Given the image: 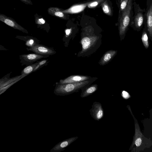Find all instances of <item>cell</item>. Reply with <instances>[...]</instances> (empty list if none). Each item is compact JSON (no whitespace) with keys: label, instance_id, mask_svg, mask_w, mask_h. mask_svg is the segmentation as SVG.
I'll use <instances>...</instances> for the list:
<instances>
[{"label":"cell","instance_id":"24","mask_svg":"<svg viewBox=\"0 0 152 152\" xmlns=\"http://www.w3.org/2000/svg\"><path fill=\"white\" fill-rule=\"evenodd\" d=\"M23 2L25 3L26 4L33 5V3L31 0H20Z\"/></svg>","mask_w":152,"mask_h":152},{"label":"cell","instance_id":"14","mask_svg":"<svg viewBox=\"0 0 152 152\" xmlns=\"http://www.w3.org/2000/svg\"><path fill=\"white\" fill-rule=\"evenodd\" d=\"M98 88V86L96 84H91L87 86L81 90L80 97L83 98L88 96L95 92Z\"/></svg>","mask_w":152,"mask_h":152},{"label":"cell","instance_id":"16","mask_svg":"<svg viewBox=\"0 0 152 152\" xmlns=\"http://www.w3.org/2000/svg\"><path fill=\"white\" fill-rule=\"evenodd\" d=\"M100 5L103 12L105 14L110 16H113V8L108 0H105Z\"/></svg>","mask_w":152,"mask_h":152},{"label":"cell","instance_id":"23","mask_svg":"<svg viewBox=\"0 0 152 152\" xmlns=\"http://www.w3.org/2000/svg\"><path fill=\"white\" fill-rule=\"evenodd\" d=\"M122 96L124 98L127 99L129 98V94L126 91H123L122 92Z\"/></svg>","mask_w":152,"mask_h":152},{"label":"cell","instance_id":"11","mask_svg":"<svg viewBox=\"0 0 152 152\" xmlns=\"http://www.w3.org/2000/svg\"><path fill=\"white\" fill-rule=\"evenodd\" d=\"M91 0L86 3L75 4L72 5L69 8L66 10H63L62 12L66 14H74L78 13L83 11L87 6Z\"/></svg>","mask_w":152,"mask_h":152},{"label":"cell","instance_id":"25","mask_svg":"<svg viewBox=\"0 0 152 152\" xmlns=\"http://www.w3.org/2000/svg\"><path fill=\"white\" fill-rule=\"evenodd\" d=\"M141 143V140L140 138H139L137 139L135 141V144L137 146H139Z\"/></svg>","mask_w":152,"mask_h":152},{"label":"cell","instance_id":"10","mask_svg":"<svg viewBox=\"0 0 152 152\" xmlns=\"http://www.w3.org/2000/svg\"><path fill=\"white\" fill-rule=\"evenodd\" d=\"M78 137L76 136L64 140L56 144L50 150V152H60L77 140Z\"/></svg>","mask_w":152,"mask_h":152},{"label":"cell","instance_id":"6","mask_svg":"<svg viewBox=\"0 0 152 152\" xmlns=\"http://www.w3.org/2000/svg\"><path fill=\"white\" fill-rule=\"evenodd\" d=\"M28 51L41 55H52L56 53V51L52 48H49L41 44H37L35 45L27 48Z\"/></svg>","mask_w":152,"mask_h":152},{"label":"cell","instance_id":"7","mask_svg":"<svg viewBox=\"0 0 152 152\" xmlns=\"http://www.w3.org/2000/svg\"><path fill=\"white\" fill-rule=\"evenodd\" d=\"M91 107L89 111L93 118L97 121L102 119L104 116V110L102 104L99 102H95Z\"/></svg>","mask_w":152,"mask_h":152},{"label":"cell","instance_id":"12","mask_svg":"<svg viewBox=\"0 0 152 152\" xmlns=\"http://www.w3.org/2000/svg\"><path fill=\"white\" fill-rule=\"evenodd\" d=\"M63 9L58 7H50L48 9V14L52 16L64 20H68L69 15L62 12Z\"/></svg>","mask_w":152,"mask_h":152},{"label":"cell","instance_id":"4","mask_svg":"<svg viewBox=\"0 0 152 152\" xmlns=\"http://www.w3.org/2000/svg\"><path fill=\"white\" fill-rule=\"evenodd\" d=\"M144 25L147 28L148 36L152 41V0H146Z\"/></svg>","mask_w":152,"mask_h":152},{"label":"cell","instance_id":"18","mask_svg":"<svg viewBox=\"0 0 152 152\" xmlns=\"http://www.w3.org/2000/svg\"><path fill=\"white\" fill-rule=\"evenodd\" d=\"M141 39L145 48L147 49L149 47L148 36L147 28L145 25L142 32Z\"/></svg>","mask_w":152,"mask_h":152},{"label":"cell","instance_id":"8","mask_svg":"<svg viewBox=\"0 0 152 152\" xmlns=\"http://www.w3.org/2000/svg\"><path fill=\"white\" fill-rule=\"evenodd\" d=\"M0 20L14 29L19 30L26 34H28L27 30L17 23L11 17L7 16L3 14H0Z\"/></svg>","mask_w":152,"mask_h":152},{"label":"cell","instance_id":"17","mask_svg":"<svg viewBox=\"0 0 152 152\" xmlns=\"http://www.w3.org/2000/svg\"><path fill=\"white\" fill-rule=\"evenodd\" d=\"M38 63V61L31 65L27 66L21 72V78L34 72V69Z\"/></svg>","mask_w":152,"mask_h":152},{"label":"cell","instance_id":"2","mask_svg":"<svg viewBox=\"0 0 152 152\" xmlns=\"http://www.w3.org/2000/svg\"><path fill=\"white\" fill-rule=\"evenodd\" d=\"M97 79L95 78L91 80L79 83L61 84L56 82L54 90V94L58 96H65L79 91L83 88L91 84Z\"/></svg>","mask_w":152,"mask_h":152},{"label":"cell","instance_id":"9","mask_svg":"<svg viewBox=\"0 0 152 152\" xmlns=\"http://www.w3.org/2000/svg\"><path fill=\"white\" fill-rule=\"evenodd\" d=\"M95 78L88 76L74 75L69 76L64 79L60 80L58 83L63 84L79 83L91 80Z\"/></svg>","mask_w":152,"mask_h":152},{"label":"cell","instance_id":"22","mask_svg":"<svg viewBox=\"0 0 152 152\" xmlns=\"http://www.w3.org/2000/svg\"><path fill=\"white\" fill-rule=\"evenodd\" d=\"M129 0H122L119 4V12L124 10L127 6Z\"/></svg>","mask_w":152,"mask_h":152},{"label":"cell","instance_id":"20","mask_svg":"<svg viewBox=\"0 0 152 152\" xmlns=\"http://www.w3.org/2000/svg\"><path fill=\"white\" fill-rule=\"evenodd\" d=\"M105 0H91L87 7L89 8H93L101 4Z\"/></svg>","mask_w":152,"mask_h":152},{"label":"cell","instance_id":"13","mask_svg":"<svg viewBox=\"0 0 152 152\" xmlns=\"http://www.w3.org/2000/svg\"><path fill=\"white\" fill-rule=\"evenodd\" d=\"M117 50H110L106 52L101 57L99 63L104 66L109 63L116 55Z\"/></svg>","mask_w":152,"mask_h":152},{"label":"cell","instance_id":"1","mask_svg":"<svg viewBox=\"0 0 152 152\" xmlns=\"http://www.w3.org/2000/svg\"><path fill=\"white\" fill-rule=\"evenodd\" d=\"M134 0H129L125 10L119 12L118 17L119 33L121 40L123 39L130 26L134 15Z\"/></svg>","mask_w":152,"mask_h":152},{"label":"cell","instance_id":"5","mask_svg":"<svg viewBox=\"0 0 152 152\" xmlns=\"http://www.w3.org/2000/svg\"><path fill=\"white\" fill-rule=\"evenodd\" d=\"M50 56L41 55L36 53H31L20 55L19 56L21 65L28 66L43 58L48 57Z\"/></svg>","mask_w":152,"mask_h":152},{"label":"cell","instance_id":"19","mask_svg":"<svg viewBox=\"0 0 152 152\" xmlns=\"http://www.w3.org/2000/svg\"><path fill=\"white\" fill-rule=\"evenodd\" d=\"M34 16L35 22L37 25L38 27H43V26L46 23L45 19L41 15L39 16L37 13Z\"/></svg>","mask_w":152,"mask_h":152},{"label":"cell","instance_id":"21","mask_svg":"<svg viewBox=\"0 0 152 152\" xmlns=\"http://www.w3.org/2000/svg\"><path fill=\"white\" fill-rule=\"evenodd\" d=\"M48 63V59H44L39 61L38 63L34 69V72L39 70L43 66L47 65Z\"/></svg>","mask_w":152,"mask_h":152},{"label":"cell","instance_id":"26","mask_svg":"<svg viewBox=\"0 0 152 152\" xmlns=\"http://www.w3.org/2000/svg\"><path fill=\"white\" fill-rule=\"evenodd\" d=\"M122 0H118V2H119H119L121 1Z\"/></svg>","mask_w":152,"mask_h":152},{"label":"cell","instance_id":"3","mask_svg":"<svg viewBox=\"0 0 152 152\" xmlns=\"http://www.w3.org/2000/svg\"><path fill=\"white\" fill-rule=\"evenodd\" d=\"M134 15L130 26L134 30L139 31L142 28L144 24L146 9H142L135 0L133 2Z\"/></svg>","mask_w":152,"mask_h":152},{"label":"cell","instance_id":"15","mask_svg":"<svg viewBox=\"0 0 152 152\" xmlns=\"http://www.w3.org/2000/svg\"><path fill=\"white\" fill-rule=\"evenodd\" d=\"M16 37L22 40L27 39L26 41L25 44L26 45L29 47L38 44L39 42L37 39L32 37L17 36Z\"/></svg>","mask_w":152,"mask_h":152}]
</instances>
